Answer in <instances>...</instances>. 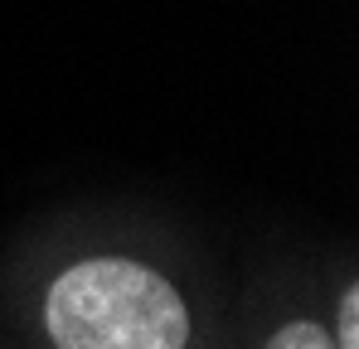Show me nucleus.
<instances>
[{"label":"nucleus","mask_w":359,"mask_h":349,"mask_svg":"<svg viewBox=\"0 0 359 349\" xmlns=\"http://www.w3.org/2000/svg\"><path fill=\"white\" fill-rule=\"evenodd\" d=\"M335 349H359V287H345L340 315H335Z\"/></svg>","instance_id":"obj_3"},{"label":"nucleus","mask_w":359,"mask_h":349,"mask_svg":"<svg viewBox=\"0 0 359 349\" xmlns=\"http://www.w3.org/2000/svg\"><path fill=\"white\" fill-rule=\"evenodd\" d=\"M44 325L59 349H184L189 340L180 291L131 257H88L59 272Z\"/></svg>","instance_id":"obj_1"},{"label":"nucleus","mask_w":359,"mask_h":349,"mask_svg":"<svg viewBox=\"0 0 359 349\" xmlns=\"http://www.w3.org/2000/svg\"><path fill=\"white\" fill-rule=\"evenodd\" d=\"M267 349H335V340H330V330H320L316 320H297V325H282V330L267 340Z\"/></svg>","instance_id":"obj_2"}]
</instances>
